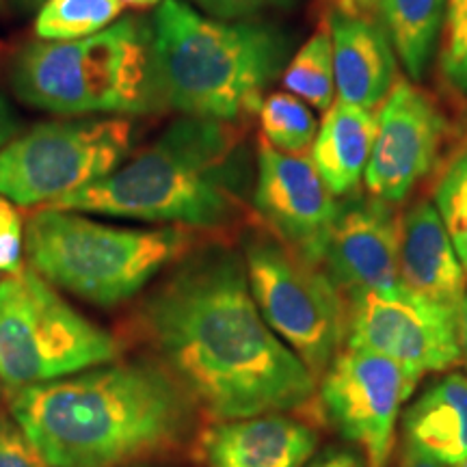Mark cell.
<instances>
[{"label": "cell", "instance_id": "obj_27", "mask_svg": "<svg viewBox=\"0 0 467 467\" xmlns=\"http://www.w3.org/2000/svg\"><path fill=\"white\" fill-rule=\"evenodd\" d=\"M25 225L14 202L0 195V271L17 273L25 255Z\"/></svg>", "mask_w": 467, "mask_h": 467}, {"label": "cell", "instance_id": "obj_16", "mask_svg": "<svg viewBox=\"0 0 467 467\" xmlns=\"http://www.w3.org/2000/svg\"><path fill=\"white\" fill-rule=\"evenodd\" d=\"M399 275L402 288L459 312L467 275L435 203L418 200L400 214Z\"/></svg>", "mask_w": 467, "mask_h": 467}, {"label": "cell", "instance_id": "obj_21", "mask_svg": "<svg viewBox=\"0 0 467 467\" xmlns=\"http://www.w3.org/2000/svg\"><path fill=\"white\" fill-rule=\"evenodd\" d=\"M282 85L292 96L323 113L336 102L334 44L329 26H320L290 57L282 72Z\"/></svg>", "mask_w": 467, "mask_h": 467}, {"label": "cell", "instance_id": "obj_26", "mask_svg": "<svg viewBox=\"0 0 467 467\" xmlns=\"http://www.w3.org/2000/svg\"><path fill=\"white\" fill-rule=\"evenodd\" d=\"M202 14L225 22L260 20V16L271 11L290 9L296 0H191Z\"/></svg>", "mask_w": 467, "mask_h": 467}, {"label": "cell", "instance_id": "obj_19", "mask_svg": "<svg viewBox=\"0 0 467 467\" xmlns=\"http://www.w3.org/2000/svg\"><path fill=\"white\" fill-rule=\"evenodd\" d=\"M377 126L375 110L340 100L325 110L312 145V162L336 197H348L359 191Z\"/></svg>", "mask_w": 467, "mask_h": 467}, {"label": "cell", "instance_id": "obj_25", "mask_svg": "<svg viewBox=\"0 0 467 467\" xmlns=\"http://www.w3.org/2000/svg\"><path fill=\"white\" fill-rule=\"evenodd\" d=\"M437 55L443 87L467 100V0H448Z\"/></svg>", "mask_w": 467, "mask_h": 467}, {"label": "cell", "instance_id": "obj_32", "mask_svg": "<svg viewBox=\"0 0 467 467\" xmlns=\"http://www.w3.org/2000/svg\"><path fill=\"white\" fill-rule=\"evenodd\" d=\"M399 467H441L437 461H433L431 457H426L420 451H416L413 446H409L405 443V448H402V457H400V463Z\"/></svg>", "mask_w": 467, "mask_h": 467}, {"label": "cell", "instance_id": "obj_20", "mask_svg": "<svg viewBox=\"0 0 467 467\" xmlns=\"http://www.w3.org/2000/svg\"><path fill=\"white\" fill-rule=\"evenodd\" d=\"M448 0H379V25L411 83H422L440 50Z\"/></svg>", "mask_w": 467, "mask_h": 467}, {"label": "cell", "instance_id": "obj_2", "mask_svg": "<svg viewBox=\"0 0 467 467\" xmlns=\"http://www.w3.org/2000/svg\"><path fill=\"white\" fill-rule=\"evenodd\" d=\"M50 467H128L182 446L197 407L159 361H113L11 394Z\"/></svg>", "mask_w": 467, "mask_h": 467}, {"label": "cell", "instance_id": "obj_36", "mask_svg": "<svg viewBox=\"0 0 467 467\" xmlns=\"http://www.w3.org/2000/svg\"><path fill=\"white\" fill-rule=\"evenodd\" d=\"M459 467H467V461H465V463H461V465H459Z\"/></svg>", "mask_w": 467, "mask_h": 467}, {"label": "cell", "instance_id": "obj_7", "mask_svg": "<svg viewBox=\"0 0 467 467\" xmlns=\"http://www.w3.org/2000/svg\"><path fill=\"white\" fill-rule=\"evenodd\" d=\"M119 350L31 266L0 279V381L9 396L109 364Z\"/></svg>", "mask_w": 467, "mask_h": 467}, {"label": "cell", "instance_id": "obj_38", "mask_svg": "<svg viewBox=\"0 0 467 467\" xmlns=\"http://www.w3.org/2000/svg\"><path fill=\"white\" fill-rule=\"evenodd\" d=\"M128 467H130V465H128Z\"/></svg>", "mask_w": 467, "mask_h": 467}, {"label": "cell", "instance_id": "obj_13", "mask_svg": "<svg viewBox=\"0 0 467 467\" xmlns=\"http://www.w3.org/2000/svg\"><path fill=\"white\" fill-rule=\"evenodd\" d=\"M254 208L285 247L320 266L340 202L306 154H284L260 141Z\"/></svg>", "mask_w": 467, "mask_h": 467}, {"label": "cell", "instance_id": "obj_9", "mask_svg": "<svg viewBox=\"0 0 467 467\" xmlns=\"http://www.w3.org/2000/svg\"><path fill=\"white\" fill-rule=\"evenodd\" d=\"M134 143L128 117H63L33 126L0 150V195L48 206L124 165Z\"/></svg>", "mask_w": 467, "mask_h": 467}, {"label": "cell", "instance_id": "obj_23", "mask_svg": "<svg viewBox=\"0 0 467 467\" xmlns=\"http://www.w3.org/2000/svg\"><path fill=\"white\" fill-rule=\"evenodd\" d=\"M262 141L284 154H307L318 132V119L309 104L292 93L275 91L260 104Z\"/></svg>", "mask_w": 467, "mask_h": 467}, {"label": "cell", "instance_id": "obj_10", "mask_svg": "<svg viewBox=\"0 0 467 467\" xmlns=\"http://www.w3.org/2000/svg\"><path fill=\"white\" fill-rule=\"evenodd\" d=\"M418 381L394 359L347 347L320 377L318 402L327 422L358 448L366 467H388L396 420Z\"/></svg>", "mask_w": 467, "mask_h": 467}, {"label": "cell", "instance_id": "obj_33", "mask_svg": "<svg viewBox=\"0 0 467 467\" xmlns=\"http://www.w3.org/2000/svg\"><path fill=\"white\" fill-rule=\"evenodd\" d=\"M459 340H461V350L467 355V295L463 299V306L459 309Z\"/></svg>", "mask_w": 467, "mask_h": 467}, {"label": "cell", "instance_id": "obj_34", "mask_svg": "<svg viewBox=\"0 0 467 467\" xmlns=\"http://www.w3.org/2000/svg\"><path fill=\"white\" fill-rule=\"evenodd\" d=\"M124 7H134V9H150V7H159L162 0H119Z\"/></svg>", "mask_w": 467, "mask_h": 467}, {"label": "cell", "instance_id": "obj_28", "mask_svg": "<svg viewBox=\"0 0 467 467\" xmlns=\"http://www.w3.org/2000/svg\"><path fill=\"white\" fill-rule=\"evenodd\" d=\"M0 467H50L20 426L0 420Z\"/></svg>", "mask_w": 467, "mask_h": 467}, {"label": "cell", "instance_id": "obj_12", "mask_svg": "<svg viewBox=\"0 0 467 467\" xmlns=\"http://www.w3.org/2000/svg\"><path fill=\"white\" fill-rule=\"evenodd\" d=\"M377 119V137L364 173L366 192L399 206L433 173L451 126L435 98L409 78L396 80Z\"/></svg>", "mask_w": 467, "mask_h": 467}, {"label": "cell", "instance_id": "obj_4", "mask_svg": "<svg viewBox=\"0 0 467 467\" xmlns=\"http://www.w3.org/2000/svg\"><path fill=\"white\" fill-rule=\"evenodd\" d=\"M151 25L165 102L186 117L236 124L258 113L290 61V35L273 22H225L162 0Z\"/></svg>", "mask_w": 467, "mask_h": 467}, {"label": "cell", "instance_id": "obj_17", "mask_svg": "<svg viewBox=\"0 0 467 467\" xmlns=\"http://www.w3.org/2000/svg\"><path fill=\"white\" fill-rule=\"evenodd\" d=\"M327 26L334 44L336 100L375 110L399 80L388 35L370 16L340 11H329Z\"/></svg>", "mask_w": 467, "mask_h": 467}, {"label": "cell", "instance_id": "obj_11", "mask_svg": "<svg viewBox=\"0 0 467 467\" xmlns=\"http://www.w3.org/2000/svg\"><path fill=\"white\" fill-rule=\"evenodd\" d=\"M348 347L394 359L422 379L463 359L459 312L437 306L407 288L358 292L347 303Z\"/></svg>", "mask_w": 467, "mask_h": 467}, {"label": "cell", "instance_id": "obj_35", "mask_svg": "<svg viewBox=\"0 0 467 467\" xmlns=\"http://www.w3.org/2000/svg\"><path fill=\"white\" fill-rule=\"evenodd\" d=\"M16 3H20L22 7H42L46 0H16Z\"/></svg>", "mask_w": 467, "mask_h": 467}, {"label": "cell", "instance_id": "obj_30", "mask_svg": "<svg viewBox=\"0 0 467 467\" xmlns=\"http://www.w3.org/2000/svg\"><path fill=\"white\" fill-rule=\"evenodd\" d=\"M17 132H20V121H17L16 110L11 109L7 98L0 93V150H3L11 139H16Z\"/></svg>", "mask_w": 467, "mask_h": 467}, {"label": "cell", "instance_id": "obj_31", "mask_svg": "<svg viewBox=\"0 0 467 467\" xmlns=\"http://www.w3.org/2000/svg\"><path fill=\"white\" fill-rule=\"evenodd\" d=\"M331 11H340L347 16H372L379 0H329Z\"/></svg>", "mask_w": 467, "mask_h": 467}, {"label": "cell", "instance_id": "obj_14", "mask_svg": "<svg viewBox=\"0 0 467 467\" xmlns=\"http://www.w3.org/2000/svg\"><path fill=\"white\" fill-rule=\"evenodd\" d=\"M400 214L392 203L353 192L340 202L320 262L336 288L347 295L402 288L399 275Z\"/></svg>", "mask_w": 467, "mask_h": 467}, {"label": "cell", "instance_id": "obj_22", "mask_svg": "<svg viewBox=\"0 0 467 467\" xmlns=\"http://www.w3.org/2000/svg\"><path fill=\"white\" fill-rule=\"evenodd\" d=\"M119 0H46L35 17L42 42H76L104 31L124 14Z\"/></svg>", "mask_w": 467, "mask_h": 467}, {"label": "cell", "instance_id": "obj_15", "mask_svg": "<svg viewBox=\"0 0 467 467\" xmlns=\"http://www.w3.org/2000/svg\"><path fill=\"white\" fill-rule=\"evenodd\" d=\"M317 446L312 426L282 413H265L208 426L197 452L206 467H306Z\"/></svg>", "mask_w": 467, "mask_h": 467}, {"label": "cell", "instance_id": "obj_1", "mask_svg": "<svg viewBox=\"0 0 467 467\" xmlns=\"http://www.w3.org/2000/svg\"><path fill=\"white\" fill-rule=\"evenodd\" d=\"M156 361L214 422L299 411L317 379L262 318L243 254L221 244L186 254L145 301Z\"/></svg>", "mask_w": 467, "mask_h": 467}, {"label": "cell", "instance_id": "obj_5", "mask_svg": "<svg viewBox=\"0 0 467 467\" xmlns=\"http://www.w3.org/2000/svg\"><path fill=\"white\" fill-rule=\"evenodd\" d=\"M9 80L28 107L61 117H137L167 107L154 25L141 16L76 42H28L16 52Z\"/></svg>", "mask_w": 467, "mask_h": 467}, {"label": "cell", "instance_id": "obj_18", "mask_svg": "<svg viewBox=\"0 0 467 467\" xmlns=\"http://www.w3.org/2000/svg\"><path fill=\"white\" fill-rule=\"evenodd\" d=\"M405 443L441 467L467 461V377L452 372L424 389L402 418Z\"/></svg>", "mask_w": 467, "mask_h": 467}, {"label": "cell", "instance_id": "obj_24", "mask_svg": "<svg viewBox=\"0 0 467 467\" xmlns=\"http://www.w3.org/2000/svg\"><path fill=\"white\" fill-rule=\"evenodd\" d=\"M435 208L467 275V139L446 162L437 180Z\"/></svg>", "mask_w": 467, "mask_h": 467}, {"label": "cell", "instance_id": "obj_8", "mask_svg": "<svg viewBox=\"0 0 467 467\" xmlns=\"http://www.w3.org/2000/svg\"><path fill=\"white\" fill-rule=\"evenodd\" d=\"M244 266L262 318L320 381L347 340V299L329 275L268 230L244 238Z\"/></svg>", "mask_w": 467, "mask_h": 467}, {"label": "cell", "instance_id": "obj_6", "mask_svg": "<svg viewBox=\"0 0 467 467\" xmlns=\"http://www.w3.org/2000/svg\"><path fill=\"white\" fill-rule=\"evenodd\" d=\"M184 227H119L67 210H39L28 221V266L57 288L96 306L132 299L192 249Z\"/></svg>", "mask_w": 467, "mask_h": 467}, {"label": "cell", "instance_id": "obj_37", "mask_svg": "<svg viewBox=\"0 0 467 467\" xmlns=\"http://www.w3.org/2000/svg\"><path fill=\"white\" fill-rule=\"evenodd\" d=\"M463 359H465V364H467V355H463Z\"/></svg>", "mask_w": 467, "mask_h": 467}, {"label": "cell", "instance_id": "obj_3", "mask_svg": "<svg viewBox=\"0 0 467 467\" xmlns=\"http://www.w3.org/2000/svg\"><path fill=\"white\" fill-rule=\"evenodd\" d=\"M247 178L234 124L184 115L107 178L44 208L219 230L241 217Z\"/></svg>", "mask_w": 467, "mask_h": 467}, {"label": "cell", "instance_id": "obj_29", "mask_svg": "<svg viewBox=\"0 0 467 467\" xmlns=\"http://www.w3.org/2000/svg\"><path fill=\"white\" fill-rule=\"evenodd\" d=\"M306 467H366V465L359 452L342 451V448H331V451L318 454V457Z\"/></svg>", "mask_w": 467, "mask_h": 467}]
</instances>
